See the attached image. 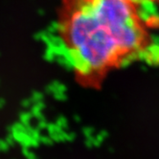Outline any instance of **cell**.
Masks as SVG:
<instances>
[{
    "instance_id": "1",
    "label": "cell",
    "mask_w": 159,
    "mask_h": 159,
    "mask_svg": "<svg viewBox=\"0 0 159 159\" xmlns=\"http://www.w3.org/2000/svg\"><path fill=\"white\" fill-rule=\"evenodd\" d=\"M155 21L129 0H61L59 36L76 81L96 88L123 65L148 59Z\"/></svg>"
},
{
    "instance_id": "2",
    "label": "cell",
    "mask_w": 159,
    "mask_h": 159,
    "mask_svg": "<svg viewBox=\"0 0 159 159\" xmlns=\"http://www.w3.org/2000/svg\"><path fill=\"white\" fill-rule=\"evenodd\" d=\"M129 1L137 4L141 7L148 6V5H156L159 4V0H129Z\"/></svg>"
}]
</instances>
